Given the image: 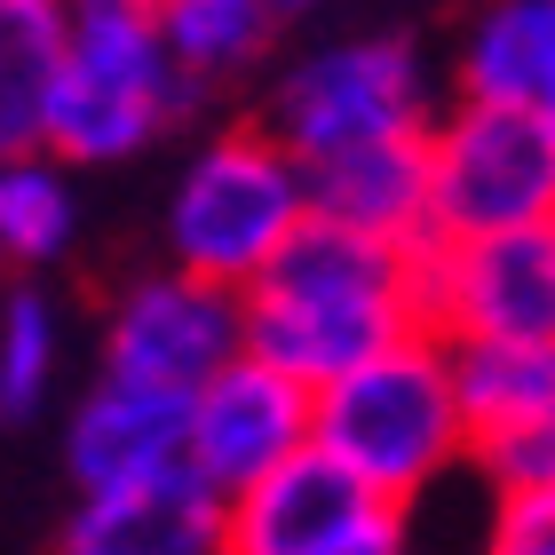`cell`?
<instances>
[{
  "label": "cell",
  "mask_w": 555,
  "mask_h": 555,
  "mask_svg": "<svg viewBox=\"0 0 555 555\" xmlns=\"http://www.w3.org/2000/svg\"><path fill=\"white\" fill-rule=\"evenodd\" d=\"M238 334H246V358H262L270 373H286L318 397L325 382H341L365 358L421 334L413 255L301 222L286 255L238 294Z\"/></svg>",
  "instance_id": "1"
},
{
  "label": "cell",
  "mask_w": 555,
  "mask_h": 555,
  "mask_svg": "<svg viewBox=\"0 0 555 555\" xmlns=\"http://www.w3.org/2000/svg\"><path fill=\"white\" fill-rule=\"evenodd\" d=\"M310 444L358 485L373 508L405 516L428 485L468 461V428L452 405V365L437 334H405L358 373L310 397Z\"/></svg>",
  "instance_id": "2"
},
{
  "label": "cell",
  "mask_w": 555,
  "mask_h": 555,
  "mask_svg": "<svg viewBox=\"0 0 555 555\" xmlns=\"http://www.w3.org/2000/svg\"><path fill=\"white\" fill-rule=\"evenodd\" d=\"M198 88L167 64L159 16L143 0H64V72L48 104V159L56 167H119L151 151Z\"/></svg>",
  "instance_id": "3"
},
{
  "label": "cell",
  "mask_w": 555,
  "mask_h": 555,
  "mask_svg": "<svg viewBox=\"0 0 555 555\" xmlns=\"http://www.w3.org/2000/svg\"><path fill=\"white\" fill-rule=\"evenodd\" d=\"M310 222V191L301 167L278 151V135L222 128L191 151L167 198V270L207 278L222 294H246L255 278L286 255V238Z\"/></svg>",
  "instance_id": "4"
},
{
  "label": "cell",
  "mask_w": 555,
  "mask_h": 555,
  "mask_svg": "<svg viewBox=\"0 0 555 555\" xmlns=\"http://www.w3.org/2000/svg\"><path fill=\"white\" fill-rule=\"evenodd\" d=\"M428 246L555 222V128L516 104H444L428 119Z\"/></svg>",
  "instance_id": "5"
},
{
  "label": "cell",
  "mask_w": 555,
  "mask_h": 555,
  "mask_svg": "<svg viewBox=\"0 0 555 555\" xmlns=\"http://www.w3.org/2000/svg\"><path fill=\"white\" fill-rule=\"evenodd\" d=\"M428 119H437V95H428L421 48L397 33H365V40H334L318 56H301L270 95L262 135H278L294 167H318L334 151L421 135Z\"/></svg>",
  "instance_id": "6"
},
{
  "label": "cell",
  "mask_w": 555,
  "mask_h": 555,
  "mask_svg": "<svg viewBox=\"0 0 555 555\" xmlns=\"http://www.w3.org/2000/svg\"><path fill=\"white\" fill-rule=\"evenodd\" d=\"M413 310L437 341H555V222L413 255Z\"/></svg>",
  "instance_id": "7"
},
{
  "label": "cell",
  "mask_w": 555,
  "mask_h": 555,
  "mask_svg": "<svg viewBox=\"0 0 555 555\" xmlns=\"http://www.w3.org/2000/svg\"><path fill=\"white\" fill-rule=\"evenodd\" d=\"M231 358H246L238 294L207 286V278H183V270L135 278L104 318V373L112 382H135V389L191 397Z\"/></svg>",
  "instance_id": "8"
},
{
  "label": "cell",
  "mask_w": 555,
  "mask_h": 555,
  "mask_svg": "<svg viewBox=\"0 0 555 555\" xmlns=\"http://www.w3.org/2000/svg\"><path fill=\"white\" fill-rule=\"evenodd\" d=\"M310 444V389L270 373L262 358H231L215 382L191 389V421H183V468L207 485L215 500L246 492L255 476Z\"/></svg>",
  "instance_id": "9"
},
{
  "label": "cell",
  "mask_w": 555,
  "mask_h": 555,
  "mask_svg": "<svg viewBox=\"0 0 555 555\" xmlns=\"http://www.w3.org/2000/svg\"><path fill=\"white\" fill-rule=\"evenodd\" d=\"M373 516V500L325 461L318 444H301L294 461H278L246 492L222 500L215 516V555H325Z\"/></svg>",
  "instance_id": "10"
},
{
  "label": "cell",
  "mask_w": 555,
  "mask_h": 555,
  "mask_svg": "<svg viewBox=\"0 0 555 555\" xmlns=\"http://www.w3.org/2000/svg\"><path fill=\"white\" fill-rule=\"evenodd\" d=\"M183 421H191V397L135 389V382L95 373V389L64 421L72 485H80V492H128V485L183 476Z\"/></svg>",
  "instance_id": "11"
},
{
  "label": "cell",
  "mask_w": 555,
  "mask_h": 555,
  "mask_svg": "<svg viewBox=\"0 0 555 555\" xmlns=\"http://www.w3.org/2000/svg\"><path fill=\"white\" fill-rule=\"evenodd\" d=\"M421 135L334 151V159L301 167L310 222L349 231V238H373V246H397V255H421L428 246V151H421Z\"/></svg>",
  "instance_id": "12"
},
{
  "label": "cell",
  "mask_w": 555,
  "mask_h": 555,
  "mask_svg": "<svg viewBox=\"0 0 555 555\" xmlns=\"http://www.w3.org/2000/svg\"><path fill=\"white\" fill-rule=\"evenodd\" d=\"M215 516L222 500L191 468L128 492H80V508L56 532V555H215Z\"/></svg>",
  "instance_id": "13"
},
{
  "label": "cell",
  "mask_w": 555,
  "mask_h": 555,
  "mask_svg": "<svg viewBox=\"0 0 555 555\" xmlns=\"http://www.w3.org/2000/svg\"><path fill=\"white\" fill-rule=\"evenodd\" d=\"M452 365V405L468 428V461L516 437H547L555 428V341L524 349V341H444Z\"/></svg>",
  "instance_id": "14"
},
{
  "label": "cell",
  "mask_w": 555,
  "mask_h": 555,
  "mask_svg": "<svg viewBox=\"0 0 555 555\" xmlns=\"http://www.w3.org/2000/svg\"><path fill=\"white\" fill-rule=\"evenodd\" d=\"M64 72V0H0V159L48 143V104Z\"/></svg>",
  "instance_id": "15"
},
{
  "label": "cell",
  "mask_w": 555,
  "mask_h": 555,
  "mask_svg": "<svg viewBox=\"0 0 555 555\" xmlns=\"http://www.w3.org/2000/svg\"><path fill=\"white\" fill-rule=\"evenodd\" d=\"M151 16H159L167 64L183 72L198 95L246 80L278 40V0H159Z\"/></svg>",
  "instance_id": "16"
},
{
  "label": "cell",
  "mask_w": 555,
  "mask_h": 555,
  "mask_svg": "<svg viewBox=\"0 0 555 555\" xmlns=\"http://www.w3.org/2000/svg\"><path fill=\"white\" fill-rule=\"evenodd\" d=\"M547 64H555V0H492L461 40V95L532 112Z\"/></svg>",
  "instance_id": "17"
},
{
  "label": "cell",
  "mask_w": 555,
  "mask_h": 555,
  "mask_svg": "<svg viewBox=\"0 0 555 555\" xmlns=\"http://www.w3.org/2000/svg\"><path fill=\"white\" fill-rule=\"evenodd\" d=\"M80 238V198H72V175L33 151V159H0V262L16 270H48L72 255Z\"/></svg>",
  "instance_id": "18"
},
{
  "label": "cell",
  "mask_w": 555,
  "mask_h": 555,
  "mask_svg": "<svg viewBox=\"0 0 555 555\" xmlns=\"http://www.w3.org/2000/svg\"><path fill=\"white\" fill-rule=\"evenodd\" d=\"M56 358H64V325L56 301L40 286H16L0 301V421H33L56 389Z\"/></svg>",
  "instance_id": "19"
},
{
  "label": "cell",
  "mask_w": 555,
  "mask_h": 555,
  "mask_svg": "<svg viewBox=\"0 0 555 555\" xmlns=\"http://www.w3.org/2000/svg\"><path fill=\"white\" fill-rule=\"evenodd\" d=\"M476 555H555V492H492Z\"/></svg>",
  "instance_id": "20"
},
{
  "label": "cell",
  "mask_w": 555,
  "mask_h": 555,
  "mask_svg": "<svg viewBox=\"0 0 555 555\" xmlns=\"http://www.w3.org/2000/svg\"><path fill=\"white\" fill-rule=\"evenodd\" d=\"M325 555H413V524L397 516V508H373L349 540H334Z\"/></svg>",
  "instance_id": "21"
},
{
  "label": "cell",
  "mask_w": 555,
  "mask_h": 555,
  "mask_svg": "<svg viewBox=\"0 0 555 555\" xmlns=\"http://www.w3.org/2000/svg\"><path fill=\"white\" fill-rule=\"evenodd\" d=\"M532 112H540L547 128H555V64H547V80H540V95H532Z\"/></svg>",
  "instance_id": "22"
},
{
  "label": "cell",
  "mask_w": 555,
  "mask_h": 555,
  "mask_svg": "<svg viewBox=\"0 0 555 555\" xmlns=\"http://www.w3.org/2000/svg\"><path fill=\"white\" fill-rule=\"evenodd\" d=\"M294 9H318V0H278V16H294Z\"/></svg>",
  "instance_id": "23"
},
{
  "label": "cell",
  "mask_w": 555,
  "mask_h": 555,
  "mask_svg": "<svg viewBox=\"0 0 555 555\" xmlns=\"http://www.w3.org/2000/svg\"><path fill=\"white\" fill-rule=\"evenodd\" d=\"M143 9H159V0H143Z\"/></svg>",
  "instance_id": "24"
}]
</instances>
